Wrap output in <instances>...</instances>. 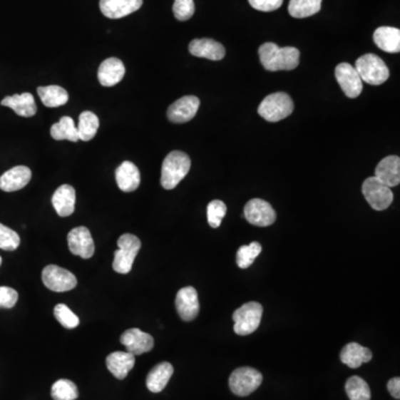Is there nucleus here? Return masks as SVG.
Here are the masks:
<instances>
[{"instance_id": "obj_1", "label": "nucleus", "mask_w": 400, "mask_h": 400, "mask_svg": "<svg viewBox=\"0 0 400 400\" xmlns=\"http://www.w3.org/2000/svg\"><path fill=\"white\" fill-rule=\"evenodd\" d=\"M260 58L266 71H294L299 65L300 53L294 47H280L274 43H265L260 47Z\"/></svg>"}, {"instance_id": "obj_2", "label": "nucleus", "mask_w": 400, "mask_h": 400, "mask_svg": "<svg viewBox=\"0 0 400 400\" xmlns=\"http://www.w3.org/2000/svg\"><path fill=\"white\" fill-rule=\"evenodd\" d=\"M192 166V160L183 151H171L167 155L161 166V186L167 190L176 188L177 185L187 176Z\"/></svg>"}, {"instance_id": "obj_3", "label": "nucleus", "mask_w": 400, "mask_h": 400, "mask_svg": "<svg viewBox=\"0 0 400 400\" xmlns=\"http://www.w3.org/2000/svg\"><path fill=\"white\" fill-rule=\"evenodd\" d=\"M355 69L361 81L369 85H381L389 78V69L385 61L374 53H366L358 58Z\"/></svg>"}, {"instance_id": "obj_4", "label": "nucleus", "mask_w": 400, "mask_h": 400, "mask_svg": "<svg viewBox=\"0 0 400 400\" xmlns=\"http://www.w3.org/2000/svg\"><path fill=\"white\" fill-rule=\"evenodd\" d=\"M294 111V101L289 95L284 93H275L267 96L258 107V113L265 120L277 123L287 118Z\"/></svg>"}, {"instance_id": "obj_5", "label": "nucleus", "mask_w": 400, "mask_h": 400, "mask_svg": "<svg viewBox=\"0 0 400 400\" xmlns=\"http://www.w3.org/2000/svg\"><path fill=\"white\" fill-rule=\"evenodd\" d=\"M118 250L115 252L113 268L115 272L127 275L133 270V262L141 248V242L135 235L125 234L117 240Z\"/></svg>"}, {"instance_id": "obj_6", "label": "nucleus", "mask_w": 400, "mask_h": 400, "mask_svg": "<svg viewBox=\"0 0 400 400\" xmlns=\"http://www.w3.org/2000/svg\"><path fill=\"white\" fill-rule=\"evenodd\" d=\"M262 304L257 302H247L242 307L235 310L232 315L235 334L240 336H248L256 332L260 327L262 317Z\"/></svg>"}, {"instance_id": "obj_7", "label": "nucleus", "mask_w": 400, "mask_h": 400, "mask_svg": "<svg viewBox=\"0 0 400 400\" xmlns=\"http://www.w3.org/2000/svg\"><path fill=\"white\" fill-rule=\"evenodd\" d=\"M262 383V375L252 367L237 368L230 377V387L235 395L246 397L258 389Z\"/></svg>"}, {"instance_id": "obj_8", "label": "nucleus", "mask_w": 400, "mask_h": 400, "mask_svg": "<svg viewBox=\"0 0 400 400\" xmlns=\"http://www.w3.org/2000/svg\"><path fill=\"white\" fill-rule=\"evenodd\" d=\"M363 194L368 204L375 210H385L394 200L393 192L389 187L378 180L376 177H369L363 184Z\"/></svg>"}, {"instance_id": "obj_9", "label": "nucleus", "mask_w": 400, "mask_h": 400, "mask_svg": "<svg viewBox=\"0 0 400 400\" xmlns=\"http://www.w3.org/2000/svg\"><path fill=\"white\" fill-rule=\"evenodd\" d=\"M41 277L46 287L55 292H69L77 286L75 275L56 265L45 267Z\"/></svg>"}, {"instance_id": "obj_10", "label": "nucleus", "mask_w": 400, "mask_h": 400, "mask_svg": "<svg viewBox=\"0 0 400 400\" xmlns=\"http://www.w3.org/2000/svg\"><path fill=\"white\" fill-rule=\"evenodd\" d=\"M244 216L247 222L258 227L270 226L276 220V212L272 205L260 198L252 199L247 202Z\"/></svg>"}, {"instance_id": "obj_11", "label": "nucleus", "mask_w": 400, "mask_h": 400, "mask_svg": "<svg viewBox=\"0 0 400 400\" xmlns=\"http://www.w3.org/2000/svg\"><path fill=\"white\" fill-rule=\"evenodd\" d=\"M336 79L348 98H357L363 91V81L355 67L350 63H342L336 67Z\"/></svg>"}, {"instance_id": "obj_12", "label": "nucleus", "mask_w": 400, "mask_h": 400, "mask_svg": "<svg viewBox=\"0 0 400 400\" xmlns=\"http://www.w3.org/2000/svg\"><path fill=\"white\" fill-rule=\"evenodd\" d=\"M68 247L71 254L79 256L83 260H89L95 254V244L88 228L77 227L69 232Z\"/></svg>"}, {"instance_id": "obj_13", "label": "nucleus", "mask_w": 400, "mask_h": 400, "mask_svg": "<svg viewBox=\"0 0 400 400\" xmlns=\"http://www.w3.org/2000/svg\"><path fill=\"white\" fill-rule=\"evenodd\" d=\"M200 106V101L196 96H185L170 105L167 117L171 123H185L196 116Z\"/></svg>"}, {"instance_id": "obj_14", "label": "nucleus", "mask_w": 400, "mask_h": 400, "mask_svg": "<svg viewBox=\"0 0 400 400\" xmlns=\"http://www.w3.org/2000/svg\"><path fill=\"white\" fill-rule=\"evenodd\" d=\"M120 342L126 347L127 352L133 356L143 355L145 352H150L155 345L153 336L141 332L138 328H131L123 332Z\"/></svg>"}, {"instance_id": "obj_15", "label": "nucleus", "mask_w": 400, "mask_h": 400, "mask_svg": "<svg viewBox=\"0 0 400 400\" xmlns=\"http://www.w3.org/2000/svg\"><path fill=\"white\" fill-rule=\"evenodd\" d=\"M176 308L178 315L185 322H192L199 314V299L194 287H185L177 292Z\"/></svg>"}, {"instance_id": "obj_16", "label": "nucleus", "mask_w": 400, "mask_h": 400, "mask_svg": "<svg viewBox=\"0 0 400 400\" xmlns=\"http://www.w3.org/2000/svg\"><path fill=\"white\" fill-rule=\"evenodd\" d=\"M143 0H101L99 7L103 16L111 19L126 17L138 11Z\"/></svg>"}, {"instance_id": "obj_17", "label": "nucleus", "mask_w": 400, "mask_h": 400, "mask_svg": "<svg viewBox=\"0 0 400 400\" xmlns=\"http://www.w3.org/2000/svg\"><path fill=\"white\" fill-rule=\"evenodd\" d=\"M31 179V170L26 166H16L0 176V189L6 193L25 188Z\"/></svg>"}, {"instance_id": "obj_18", "label": "nucleus", "mask_w": 400, "mask_h": 400, "mask_svg": "<svg viewBox=\"0 0 400 400\" xmlns=\"http://www.w3.org/2000/svg\"><path fill=\"white\" fill-rule=\"evenodd\" d=\"M189 53L199 58H206L209 61H222L226 55V51L222 43L208 38L194 39L189 43Z\"/></svg>"}, {"instance_id": "obj_19", "label": "nucleus", "mask_w": 400, "mask_h": 400, "mask_svg": "<svg viewBox=\"0 0 400 400\" xmlns=\"http://www.w3.org/2000/svg\"><path fill=\"white\" fill-rule=\"evenodd\" d=\"M126 73L123 61L118 58L106 59L101 63L98 69V81L103 87H113L120 83Z\"/></svg>"}, {"instance_id": "obj_20", "label": "nucleus", "mask_w": 400, "mask_h": 400, "mask_svg": "<svg viewBox=\"0 0 400 400\" xmlns=\"http://www.w3.org/2000/svg\"><path fill=\"white\" fill-rule=\"evenodd\" d=\"M375 177L387 187H396L400 183V158L388 156L376 167Z\"/></svg>"}, {"instance_id": "obj_21", "label": "nucleus", "mask_w": 400, "mask_h": 400, "mask_svg": "<svg viewBox=\"0 0 400 400\" xmlns=\"http://www.w3.org/2000/svg\"><path fill=\"white\" fill-rule=\"evenodd\" d=\"M116 182L123 192H135L140 185V173L136 165L131 161H123L116 169Z\"/></svg>"}, {"instance_id": "obj_22", "label": "nucleus", "mask_w": 400, "mask_h": 400, "mask_svg": "<svg viewBox=\"0 0 400 400\" xmlns=\"http://www.w3.org/2000/svg\"><path fill=\"white\" fill-rule=\"evenodd\" d=\"M56 212L61 217H68L75 212L76 190L71 185H61L51 198Z\"/></svg>"}, {"instance_id": "obj_23", "label": "nucleus", "mask_w": 400, "mask_h": 400, "mask_svg": "<svg viewBox=\"0 0 400 400\" xmlns=\"http://www.w3.org/2000/svg\"><path fill=\"white\" fill-rule=\"evenodd\" d=\"M135 356L128 352H115L106 359L107 368L117 379H125L135 366Z\"/></svg>"}, {"instance_id": "obj_24", "label": "nucleus", "mask_w": 400, "mask_h": 400, "mask_svg": "<svg viewBox=\"0 0 400 400\" xmlns=\"http://www.w3.org/2000/svg\"><path fill=\"white\" fill-rule=\"evenodd\" d=\"M1 105L9 107L17 113L18 116L26 117V118L35 116L37 113L35 98L29 93L6 97L1 101Z\"/></svg>"}, {"instance_id": "obj_25", "label": "nucleus", "mask_w": 400, "mask_h": 400, "mask_svg": "<svg viewBox=\"0 0 400 400\" xmlns=\"http://www.w3.org/2000/svg\"><path fill=\"white\" fill-rule=\"evenodd\" d=\"M373 354L368 348L363 347L357 342H350L342 348L340 352V360L349 368H358L363 364L369 363Z\"/></svg>"}, {"instance_id": "obj_26", "label": "nucleus", "mask_w": 400, "mask_h": 400, "mask_svg": "<svg viewBox=\"0 0 400 400\" xmlns=\"http://www.w3.org/2000/svg\"><path fill=\"white\" fill-rule=\"evenodd\" d=\"M376 46L386 53H396L400 51V31L398 28L379 27L374 33Z\"/></svg>"}, {"instance_id": "obj_27", "label": "nucleus", "mask_w": 400, "mask_h": 400, "mask_svg": "<svg viewBox=\"0 0 400 400\" xmlns=\"http://www.w3.org/2000/svg\"><path fill=\"white\" fill-rule=\"evenodd\" d=\"M174 374V367L169 363H160L155 366L147 376V388L151 393H160L166 387L171 376Z\"/></svg>"}, {"instance_id": "obj_28", "label": "nucleus", "mask_w": 400, "mask_h": 400, "mask_svg": "<svg viewBox=\"0 0 400 400\" xmlns=\"http://www.w3.org/2000/svg\"><path fill=\"white\" fill-rule=\"evenodd\" d=\"M37 93L41 97V103L49 108L63 106L69 99L68 93L61 86L38 87Z\"/></svg>"}, {"instance_id": "obj_29", "label": "nucleus", "mask_w": 400, "mask_h": 400, "mask_svg": "<svg viewBox=\"0 0 400 400\" xmlns=\"http://www.w3.org/2000/svg\"><path fill=\"white\" fill-rule=\"evenodd\" d=\"M51 135L55 140H69L77 143L79 140L78 130L71 117H61L58 123H53Z\"/></svg>"}, {"instance_id": "obj_30", "label": "nucleus", "mask_w": 400, "mask_h": 400, "mask_svg": "<svg viewBox=\"0 0 400 400\" xmlns=\"http://www.w3.org/2000/svg\"><path fill=\"white\" fill-rule=\"evenodd\" d=\"M322 0H290L288 13L294 18H307L322 9Z\"/></svg>"}, {"instance_id": "obj_31", "label": "nucleus", "mask_w": 400, "mask_h": 400, "mask_svg": "<svg viewBox=\"0 0 400 400\" xmlns=\"http://www.w3.org/2000/svg\"><path fill=\"white\" fill-rule=\"evenodd\" d=\"M99 127V119L91 111H83L79 116L77 130H78L79 140L89 141L96 136Z\"/></svg>"}, {"instance_id": "obj_32", "label": "nucleus", "mask_w": 400, "mask_h": 400, "mask_svg": "<svg viewBox=\"0 0 400 400\" xmlns=\"http://www.w3.org/2000/svg\"><path fill=\"white\" fill-rule=\"evenodd\" d=\"M346 393L350 400H370L371 398L369 386L358 376H352L347 380Z\"/></svg>"}, {"instance_id": "obj_33", "label": "nucleus", "mask_w": 400, "mask_h": 400, "mask_svg": "<svg viewBox=\"0 0 400 400\" xmlns=\"http://www.w3.org/2000/svg\"><path fill=\"white\" fill-rule=\"evenodd\" d=\"M78 388L68 379H59L51 387L53 400H75L78 398Z\"/></svg>"}, {"instance_id": "obj_34", "label": "nucleus", "mask_w": 400, "mask_h": 400, "mask_svg": "<svg viewBox=\"0 0 400 400\" xmlns=\"http://www.w3.org/2000/svg\"><path fill=\"white\" fill-rule=\"evenodd\" d=\"M262 250V245L257 242H252L248 246L240 247L238 252H237V265L242 270H246V268L254 264L255 260H256L257 257L260 256Z\"/></svg>"}, {"instance_id": "obj_35", "label": "nucleus", "mask_w": 400, "mask_h": 400, "mask_svg": "<svg viewBox=\"0 0 400 400\" xmlns=\"http://www.w3.org/2000/svg\"><path fill=\"white\" fill-rule=\"evenodd\" d=\"M53 315H55L56 319L61 322V325L67 329L78 327L79 322H81L78 316L73 314L71 308L65 304H57L53 309Z\"/></svg>"}, {"instance_id": "obj_36", "label": "nucleus", "mask_w": 400, "mask_h": 400, "mask_svg": "<svg viewBox=\"0 0 400 400\" xmlns=\"http://www.w3.org/2000/svg\"><path fill=\"white\" fill-rule=\"evenodd\" d=\"M227 206L222 200H212L207 206V218L208 224L212 228H218L222 225V219L226 216Z\"/></svg>"}, {"instance_id": "obj_37", "label": "nucleus", "mask_w": 400, "mask_h": 400, "mask_svg": "<svg viewBox=\"0 0 400 400\" xmlns=\"http://www.w3.org/2000/svg\"><path fill=\"white\" fill-rule=\"evenodd\" d=\"M19 245H21L19 235L9 227L0 224V250L13 252L17 250Z\"/></svg>"}, {"instance_id": "obj_38", "label": "nucleus", "mask_w": 400, "mask_h": 400, "mask_svg": "<svg viewBox=\"0 0 400 400\" xmlns=\"http://www.w3.org/2000/svg\"><path fill=\"white\" fill-rule=\"evenodd\" d=\"M173 11L178 21H188L195 14L194 0H175Z\"/></svg>"}, {"instance_id": "obj_39", "label": "nucleus", "mask_w": 400, "mask_h": 400, "mask_svg": "<svg viewBox=\"0 0 400 400\" xmlns=\"http://www.w3.org/2000/svg\"><path fill=\"white\" fill-rule=\"evenodd\" d=\"M18 302V292L11 287L1 286L0 287V308L11 309L15 307Z\"/></svg>"}, {"instance_id": "obj_40", "label": "nucleus", "mask_w": 400, "mask_h": 400, "mask_svg": "<svg viewBox=\"0 0 400 400\" xmlns=\"http://www.w3.org/2000/svg\"><path fill=\"white\" fill-rule=\"evenodd\" d=\"M254 9L260 11H274L282 5L284 0H248Z\"/></svg>"}, {"instance_id": "obj_41", "label": "nucleus", "mask_w": 400, "mask_h": 400, "mask_svg": "<svg viewBox=\"0 0 400 400\" xmlns=\"http://www.w3.org/2000/svg\"><path fill=\"white\" fill-rule=\"evenodd\" d=\"M388 390L389 393L391 394L394 398L396 399H399L400 398V378L395 377L391 378V379L388 381L387 384Z\"/></svg>"}, {"instance_id": "obj_42", "label": "nucleus", "mask_w": 400, "mask_h": 400, "mask_svg": "<svg viewBox=\"0 0 400 400\" xmlns=\"http://www.w3.org/2000/svg\"><path fill=\"white\" fill-rule=\"evenodd\" d=\"M1 262H3V260H1V257H0V266H1Z\"/></svg>"}]
</instances>
